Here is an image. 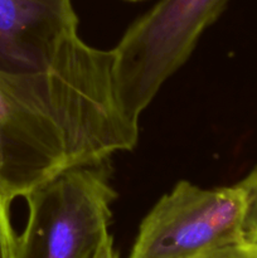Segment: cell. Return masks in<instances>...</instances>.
I'll return each instance as SVG.
<instances>
[{
  "instance_id": "6da1fadb",
  "label": "cell",
  "mask_w": 257,
  "mask_h": 258,
  "mask_svg": "<svg viewBox=\"0 0 257 258\" xmlns=\"http://www.w3.org/2000/svg\"><path fill=\"white\" fill-rule=\"evenodd\" d=\"M113 50L91 47L47 72L0 70V199L135 148L139 123L116 93Z\"/></svg>"
},
{
  "instance_id": "7a4b0ae2",
  "label": "cell",
  "mask_w": 257,
  "mask_h": 258,
  "mask_svg": "<svg viewBox=\"0 0 257 258\" xmlns=\"http://www.w3.org/2000/svg\"><path fill=\"white\" fill-rule=\"evenodd\" d=\"M116 193L108 164L58 174L24 197L28 218L15 258H93L108 234Z\"/></svg>"
},
{
  "instance_id": "3957f363",
  "label": "cell",
  "mask_w": 257,
  "mask_h": 258,
  "mask_svg": "<svg viewBox=\"0 0 257 258\" xmlns=\"http://www.w3.org/2000/svg\"><path fill=\"white\" fill-rule=\"evenodd\" d=\"M228 0H160L113 48L116 93L138 122L166 80L184 64Z\"/></svg>"
},
{
  "instance_id": "277c9868",
  "label": "cell",
  "mask_w": 257,
  "mask_h": 258,
  "mask_svg": "<svg viewBox=\"0 0 257 258\" xmlns=\"http://www.w3.org/2000/svg\"><path fill=\"white\" fill-rule=\"evenodd\" d=\"M246 212L238 184L203 189L181 180L141 222L128 258H198L238 243Z\"/></svg>"
},
{
  "instance_id": "5b68a950",
  "label": "cell",
  "mask_w": 257,
  "mask_h": 258,
  "mask_svg": "<svg viewBox=\"0 0 257 258\" xmlns=\"http://www.w3.org/2000/svg\"><path fill=\"white\" fill-rule=\"evenodd\" d=\"M91 48L71 0H0V70L47 72Z\"/></svg>"
},
{
  "instance_id": "8992f818",
  "label": "cell",
  "mask_w": 257,
  "mask_h": 258,
  "mask_svg": "<svg viewBox=\"0 0 257 258\" xmlns=\"http://www.w3.org/2000/svg\"><path fill=\"white\" fill-rule=\"evenodd\" d=\"M238 184L246 193L247 212L244 219V241L257 242V168H254Z\"/></svg>"
},
{
  "instance_id": "52a82bcc",
  "label": "cell",
  "mask_w": 257,
  "mask_h": 258,
  "mask_svg": "<svg viewBox=\"0 0 257 258\" xmlns=\"http://www.w3.org/2000/svg\"><path fill=\"white\" fill-rule=\"evenodd\" d=\"M17 238L10 218V203L0 199V258H15Z\"/></svg>"
},
{
  "instance_id": "ba28073f",
  "label": "cell",
  "mask_w": 257,
  "mask_h": 258,
  "mask_svg": "<svg viewBox=\"0 0 257 258\" xmlns=\"http://www.w3.org/2000/svg\"><path fill=\"white\" fill-rule=\"evenodd\" d=\"M198 258H257V242L242 241L214 249Z\"/></svg>"
},
{
  "instance_id": "9c48e42d",
  "label": "cell",
  "mask_w": 257,
  "mask_h": 258,
  "mask_svg": "<svg viewBox=\"0 0 257 258\" xmlns=\"http://www.w3.org/2000/svg\"><path fill=\"white\" fill-rule=\"evenodd\" d=\"M93 258H120L118 253L116 252L115 246H113V239L110 233L105 237V239L100 244Z\"/></svg>"
}]
</instances>
